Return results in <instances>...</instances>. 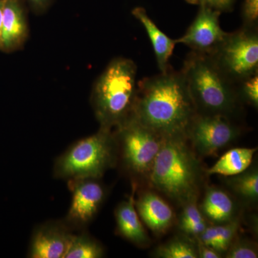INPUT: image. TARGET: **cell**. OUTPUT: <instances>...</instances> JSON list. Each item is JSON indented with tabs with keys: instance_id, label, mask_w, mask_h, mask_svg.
I'll return each mask as SVG.
<instances>
[{
	"instance_id": "obj_1",
	"label": "cell",
	"mask_w": 258,
	"mask_h": 258,
	"mask_svg": "<svg viewBox=\"0 0 258 258\" xmlns=\"http://www.w3.org/2000/svg\"><path fill=\"white\" fill-rule=\"evenodd\" d=\"M196 113L181 71L171 68L138 83L133 117L164 138L185 136Z\"/></svg>"
},
{
	"instance_id": "obj_2",
	"label": "cell",
	"mask_w": 258,
	"mask_h": 258,
	"mask_svg": "<svg viewBox=\"0 0 258 258\" xmlns=\"http://www.w3.org/2000/svg\"><path fill=\"white\" fill-rule=\"evenodd\" d=\"M148 181L154 189L181 206L198 200L203 168L185 136L164 138Z\"/></svg>"
},
{
	"instance_id": "obj_3",
	"label": "cell",
	"mask_w": 258,
	"mask_h": 258,
	"mask_svg": "<svg viewBox=\"0 0 258 258\" xmlns=\"http://www.w3.org/2000/svg\"><path fill=\"white\" fill-rule=\"evenodd\" d=\"M137 67L126 57L113 59L93 85L91 103L101 128L114 130L134 115Z\"/></svg>"
},
{
	"instance_id": "obj_4",
	"label": "cell",
	"mask_w": 258,
	"mask_h": 258,
	"mask_svg": "<svg viewBox=\"0 0 258 258\" xmlns=\"http://www.w3.org/2000/svg\"><path fill=\"white\" fill-rule=\"evenodd\" d=\"M180 71L197 113L231 118L239 111L242 102L237 86L226 77L211 56L191 51Z\"/></svg>"
},
{
	"instance_id": "obj_5",
	"label": "cell",
	"mask_w": 258,
	"mask_h": 258,
	"mask_svg": "<svg viewBox=\"0 0 258 258\" xmlns=\"http://www.w3.org/2000/svg\"><path fill=\"white\" fill-rule=\"evenodd\" d=\"M118 163L114 132L101 128L96 134L75 142L57 158L53 175L66 181L101 179Z\"/></svg>"
},
{
	"instance_id": "obj_6",
	"label": "cell",
	"mask_w": 258,
	"mask_h": 258,
	"mask_svg": "<svg viewBox=\"0 0 258 258\" xmlns=\"http://www.w3.org/2000/svg\"><path fill=\"white\" fill-rule=\"evenodd\" d=\"M118 163L132 178L149 179L164 137L139 123L133 116L113 130Z\"/></svg>"
},
{
	"instance_id": "obj_7",
	"label": "cell",
	"mask_w": 258,
	"mask_h": 258,
	"mask_svg": "<svg viewBox=\"0 0 258 258\" xmlns=\"http://www.w3.org/2000/svg\"><path fill=\"white\" fill-rule=\"evenodd\" d=\"M211 57L231 82L240 81L258 74L257 28L242 27L227 34Z\"/></svg>"
},
{
	"instance_id": "obj_8",
	"label": "cell",
	"mask_w": 258,
	"mask_h": 258,
	"mask_svg": "<svg viewBox=\"0 0 258 258\" xmlns=\"http://www.w3.org/2000/svg\"><path fill=\"white\" fill-rule=\"evenodd\" d=\"M240 134V128L229 117L196 113L185 136L195 152L206 157L230 145Z\"/></svg>"
},
{
	"instance_id": "obj_9",
	"label": "cell",
	"mask_w": 258,
	"mask_h": 258,
	"mask_svg": "<svg viewBox=\"0 0 258 258\" xmlns=\"http://www.w3.org/2000/svg\"><path fill=\"white\" fill-rule=\"evenodd\" d=\"M72 200L63 221L73 230L82 231L91 223L106 197V190L99 179L68 181Z\"/></svg>"
},
{
	"instance_id": "obj_10",
	"label": "cell",
	"mask_w": 258,
	"mask_h": 258,
	"mask_svg": "<svg viewBox=\"0 0 258 258\" xmlns=\"http://www.w3.org/2000/svg\"><path fill=\"white\" fill-rule=\"evenodd\" d=\"M221 12L206 5H200L196 18L183 36L176 39V44H184L194 52L212 55L215 53L228 32L220 25Z\"/></svg>"
},
{
	"instance_id": "obj_11",
	"label": "cell",
	"mask_w": 258,
	"mask_h": 258,
	"mask_svg": "<svg viewBox=\"0 0 258 258\" xmlns=\"http://www.w3.org/2000/svg\"><path fill=\"white\" fill-rule=\"evenodd\" d=\"M75 231L63 221H48L34 230L29 247L30 258H64Z\"/></svg>"
},
{
	"instance_id": "obj_12",
	"label": "cell",
	"mask_w": 258,
	"mask_h": 258,
	"mask_svg": "<svg viewBox=\"0 0 258 258\" xmlns=\"http://www.w3.org/2000/svg\"><path fill=\"white\" fill-rule=\"evenodd\" d=\"M28 24L21 0H5L0 50L10 52L23 46L28 37Z\"/></svg>"
},
{
	"instance_id": "obj_13",
	"label": "cell",
	"mask_w": 258,
	"mask_h": 258,
	"mask_svg": "<svg viewBox=\"0 0 258 258\" xmlns=\"http://www.w3.org/2000/svg\"><path fill=\"white\" fill-rule=\"evenodd\" d=\"M135 206L140 219L155 235L166 233L174 224L172 208L154 191H142L135 200Z\"/></svg>"
},
{
	"instance_id": "obj_14",
	"label": "cell",
	"mask_w": 258,
	"mask_h": 258,
	"mask_svg": "<svg viewBox=\"0 0 258 258\" xmlns=\"http://www.w3.org/2000/svg\"><path fill=\"white\" fill-rule=\"evenodd\" d=\"M137 188V183L134 182L132 195L115 208L116 232L120 237L139 247H147L150 245L151 239L136 208L134 195Z\"/></svg>"
},
{
	"instance_id": "obj_15",
	"label": "cell",
	"mask_w": 258,
	"mask_h": 258,
	"mask_svg": "<svg viewBox=\"0 0 258 258\" xmlns=\"http://www.w3.org/2000/svg\"><path fill=\"white\" fill-rule=\"evenodd\" d=\"M132 15L143 25L148 36L150 39L154 49L158 67L161 73H165L171 69L169 60L176 42L158 28L157 25L149 18L143 8H136L132 10Z\"/></svg>"
},
{
	"instance_id": "obj_16",
	"label": "cell",
	"mask_w": 258,
	"mask_h": 258,
	"mask_svg": "<svg viewBox=\"0 0 258 258\" xmlns=\"http://www.w3.org/2000/svg\"><path fill=\"white\" fill-rule=\"evenodd\" d=\"M200 209L204 217L215 225L230 222L237 217L233 200L219 188H208Z\"/></svg>"
},
{
	"instance_id": "obj_17",
	"label": "cell",
	"mask_w": 258,
	"mask_h": 258,
	"mask_svg": "<svg viewBox=\"0 0 258 258\" xmlns=\"http://www.w3.org/2000/svg\"><path fill=\"white\" fill-rule=\"evenodd\" d=\"M257 149L235 148L231 149L207 171L208 175L232 176L237 175L249 168Z\"/></svg>"
},
{
	"instance_id": "obj_18",
	"label": "cell",
	"mask_w": 258,
	"mask_h": 258,
	"mask_svg": "<svg viewBox=\"0 0 258 258\" xmlns=\"http://www.w3.org/2000/svg\"><path fill=\"white\" fill-rule=\"evenodd\" d=\"M229 187L237 198L247 206L257 203L258 171L257 166H249L237 175L230 176L226 180Z\"/></svg>"
},
{
	"instance_id": "obj_19",
	"label": "cell",
	"mask_w": 258,
	"mask_h": 258,
	"mask_svg": "<svg viewBox=\"0 0 258 258\" xmlns=\"http://www.w3.org/2000/svg\"><path fill=\"white\" fill-rule=\"evenodd\" d=\"M197 203L198 200H195L183 205L182 211L180 214L179 228L187 237L198 238L208 225Z\"/></svg>"
},
{
	"instance_id": "obj_20",
	"label": "cell",
	"mask_w": 258,
	"mask_h": 258,
	"mask_svg": "<svg viewBox=\"0 0 258 258\" xmlns=\"http://www.w3.org/2000/svg\"><path fill=\"white\" fill-rule=\"evenodd\" d=\"M103 255V246L82 230L75 235L64 258H100Z\"/></svg>"
},
{
	"instance_id": "obj_21",
	"label": "cell",
	"mask_w": 258,
	"mask_h": 258,
	"mask_svg": "<svg viewBox=\"0 0 258 258\" xmlns=\"http://www.w3.org/2000/svg\"><path fill=\"white\" fill-rule=\"evenodd\" d=\"M154 257L161 258H198L196 244L186 237H176L157 247Z\"/></svg>"
},
{
	"instance_id": "obj_22",
	"label": "cell",
	"mask_w": 258,
	"mask_h": 258,
	"mask_svg": "<svg viewBox=\"0 0 258 258\" xmlns=\"http://www.w3.org/2000/svg\"><path fill=\"white\" fill-rule=\"evenodd\" d=\"M217 240V251L223 254L237 237L240 228L238 217L225 223L214 225Z\"/></svg>"
},
{
	"instance_id": "obj_23",
	"label": "cell",
	"mask_w": 258,
	"mask_h": 258,
	"mask_svg": "<svg viewBox=\"0 0 258 258\" xmlns=\"http://www.w3.org/2000/svg\"><path fill=\"white\" fill-rule=\"evenodd\" d=\"M237 94L241 102L251 105L254 108L258 106V74L240 81L236 84Z\"/></svg>"
},
{
	"instance_id": "obj_24",
	"label": "cell",
	"mask_w": 258,
	"mask_h": 258,
	"mask_svg": "<svg viewBox=\"0 0 258 258\" xmlns=\"http://www.w3.org/2000/svg\"><path fill=\"white\" fill-rule=\"evenodd\" d=\"M257 245L252 241L235 240L226 251L225 257L227 258H257Z\"/></svg>"
},
{
	"instance_id": "obj_25",
	"label": "cell",
	"mask_w": 258,
	"mask_h": 258,
	"mask_svg": "<svg viewBox=\"0 0 258 258\" xmlns=\"http://www.w3.org/2000/svg\"><path fill=\"white\" fill-rule=\"evenodd\" d=\"M244 28H257L258 0H245L242 10Z\"/></svg>"
},
{
	"instance_id": "obj_26",
	"label": "cell",
	"mask_w": 258,
	"mask_h": 258,
	"mask_svg": "<svg viewBox=\"0 0 258 258\" xmlns=\"http://www.w3.org/2000/svg\"><path fill=\"white\" fill-rule=\"evenodd\" d=\"M191 3L200 5H206L219 11H229L232 8L235 0H190Z\"/></svg>"
},
{
	"instance_id": "obj_27",
	"label": "cell",
	"mask_w": 258,
	"mask_h": 258,
	"mask_svg": "<svg viewBox=\"0 0 258 258\" xmlns=\"http://www.w3.org/2000/svg\"><path fill=\"white\" fill-rule=\"evenodd\" d=\"M198 256L200 258H220L222 254L216 249L208 247L198 241Z\"/></svg>"
},
{
	"instance_id": "obj_28",
	"label": "cell",
	"mask_w": 258,
	"mask_h": 258,
	"mask_svg": "<svg viewBox=\"0 0 258 258\" xmlns=\"http://www.w3.org/2000/svg\"><path fill=\"white\" fill-rule=\"evenodd\" d=\"M28 2L32 9L35 13H40L47 10L52 0H28Z\"/></svg>"
},
{
	"instance_id": "obj_29",
	"label": "cell",
	"mask_w": 258,
	"mask_h": 258,
	"mask_svg": "<svg viewBox=\"0 0 258 258\" xmlns=\"http://www.w3.org/2000/svg\"><path fill=\"white\" fill-rule=\"evenodd\" d=\"M5 0H0V40H1L2 24H3V8Z\"/></svg>"
}]
</instances>
